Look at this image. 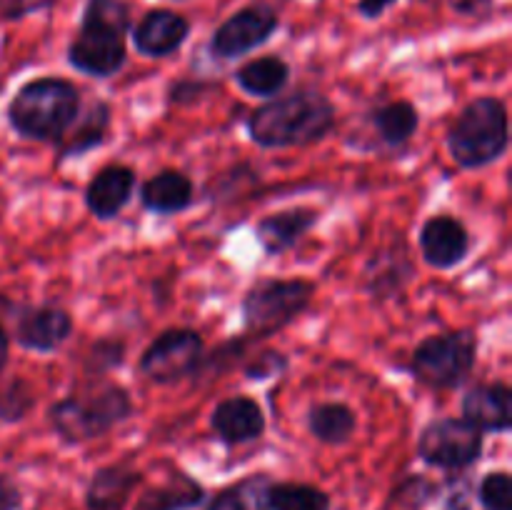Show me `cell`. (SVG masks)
Masks as SVG:
<instances>
[{
  "mask_svg": "<svg viewBox=\"0 0 512 510\" xmlns=\"http://www.w3.org/2000/svg\"><path fill=\"white\" fill-rule=\"evenodd\" d=\"M133 410L128 393L120 385L90 390V393L68 395L50 408L48 418L55 433L68 443H85L105 435L123 423Z\"/></svg>",
  "mask_w": 512,
  "mask_h": 510,
  "instance_id": "cell-5",
  "label": "cell"
},
{
  "mask_svg": "<svg viewBox=\"0 0 512 510\" xmlns=\"http://www.w3.org/2000/svg\"><path fill=\"white\" fill-rule=\"evenodd\" d=\"M313 283L308 280H260L243 300V318L255 335H270L293 323L313 300Z\"/></svg>",
  "mask_w": 512,
  "mask_h": 510,
  "instance_id": "cell-7",
  "label": "cell"
},
{
  "mask_svg": "<svg viewBox=\"0 0 512 510\" xmlns=\"http://www.w3.org/2000/svg\"><path fill=\"white\" fill-rule=\"evenodd\" d=\"M463 420L488 433H508L512 425V393L505 383H483L463 398Z\"/></svg>",
  "mask_w": 512,
  "mask_h": 510,
  "instance_id": "cell-13",
  "label": "cell"
},
{
  "mask_svg": "<svg viewBox=\"0 0 512 510\" xmlns=\"http://www.w3.org/2000/svg\"><path fill=\"white\" fill-rule=\"evenodd\" d=\"M128 25V8L123 0H90L83 28L68 50L70 65L93 78L118 73L125 63Z\"/></svg>",
  "mask_w": 512,
  "mask_h": 510,
  "instance_id": "cell-3",
  "label": "cell"
},
{
  "mask_svg": "<svg viewBox=\"0 0 512 510\" xmlns=\"http://www.w3.org/2000/svg\"><path fill=\"white\" fill-rule=\"evenodd\" d=\"M275 363H285V360L280 358L278 353H268V355H263V358H260V363H255L253 368L248 370L250 378H268V375H273Z\"/></svg>",
  "mask_w": 512,
  "mask_h": 510,
  "instance_id": "cell-33",
  "label": "cell"
},
{
  "mask_svg": "<svg viewBox=\"0 0 512 510\" xmlns=\"http://www.w3.org/2000/svg\"><path fill=\"white\" fill-rule=\"evenodd\" d=\"M420 123V115L415 110V105H410L408 100H395V103L383 105L373 113V125L378 130L380 138L388 145H403L408 143L415 135Z\"/></svg>",
  "mask_w": 512,
  "mask_h": 510,
  "instance_id": "cell-23",
  "label": "cell"
},
{
  "mask_svg": "<svg viewBox=\"0 0 512 510\" xmlns=\"http://www.w3.org/2000/svg\"><path fill=\"white\" fill-rule=\"evenodd\" d=\"M480 503L488 510H512V478L505 470L488 473L480 483Z\"/></svg>",
  "mask_w": 512,
  "mask_h": 510,
  "instance_id": "cell-28",
  "label": "cell"
},
{
  "mask_svg": "<svg viewBox=\"0 0 512 510\" xmlns=\"http://www.w3.org/2000/svg\"><path fill=\"white\" fill-rule=\"evenodd\" d=\"M20 490L8 475H0V510H18L20 508Z\"/></svg>",
  "mask_w": 512,
  "mask_h": 510,
  "instance_id": "cell-32",
  "label": "cell"
},
{
  "mask_svg": "<svg viewBox=\"0 0 512 510\" xmlns=\"http://www.w3.org/2000/svg\"><path fill=\"white\" fill-rule=\"evenodd\" d=\"M188 38V20L170 10H153L135 28V45L150 58H163L178 50Z\"/></svg>",
  "mask_w": 512,
  "mask_h": 510,
  "instance_id": "cell-16",
  "label": "cell"
},
{
  "mask_svg": "<svg viewBox=\"0 0 512 510\" xmlns=\"http://www.w3.org/2000/svg\"><path fill=\"white\" fill-rule=\"evenodd\" d=\"M8 320H13V305L8 298L0 295V370L8 363V348H10V335H8Z\"/></svg>",
  "mask_w": 512,
  "mask_h": 510,
  "instance_id": "cell-31",
  "label": "cell"
},
{
  "mask_svg": "<svg viewBox=\"0 0 512 510\" xmlns=\"http://www.w3.org/2000/svg\"><path fill=\"white\" fill-rule=\"evenodd\" d=\"M140 198L148 210L158 215H173L190 208L193 203V183L180 170H163L140 190Z\"/></svg>",
  "mask_w": 512,
  "mask_h": 510,
  "instance_id": "cell-19",
  "label": "cell"
},
{
  "mask_svg": "<svg viewBox=\"0 0 512 510\" xmlns=\"http://www.w3.org/2000/svg\"><path fill=\"white\" fill-rule=\"evenodd\" d=\"M30 405H33V395L20 380L0 388V418L3 420H20L28 413Z\"/></svg>",
  "mask_w": 512,
  "mask_h": 510,
  "instance_id": "cell-29",
  "label": "cell"
},
{
  "mask_svg": "<svg viewBox=\"0 0 512 510\" xmlns=\"http://www.w3.org/2000/svg\"><path fill=\"white\" fill-rule=\"evenodd\" d=\"M235 78H238V85L245 93L258 95V98H273L288 83L290 68L285 60L270 55V58H258L253 63H245L235 73Z\"/></svg>",
  "mask_w": 512,
  "mask_h": 510,
  "instance_id": "cell-21",
  "label": "cell"
},
{
  "mask_svg": "<svg viewBox=\"0 0 512 510\" xmlns=\"http://www.w3.org/2000/svg\"><path fill=\"white\" fill-rule=\"evenodd\" d=\"M135 173L128 165H105L98 170L93 180L85 190V203L88 210L98 220H110L128 205L130 195H133Z\"/></svg>",
  "mask_w": 512,
  "mask_h": 510,
  "instance_id": "cell-15",
  "label": "cell"
},
{
  "mask_svg": "<svg viewBox=\"0 0 512 510\" xmlns=\"http://www.w3.org/2000/svg\"><path fill=\"white\" fill-rule=\"evenodd\" d=\"M410 278V263L403 253H380L370 260L368 290L378 298H388Z\"/></svg>",
  "mask_w": 512,
  "mask_h": 510,
  "instance_id": "cell-26",
  "label": "cell"
},
{
  "mask_svg": "<svg viewBox=\"0 0 512 510\" xmlns=\"http://www.w3.org/2000/svg\"><path fill=\"white\" fill-rule=\"evenodd\" d=\"M70 330H73V320L63 308H55V305L23 310L13 325L15 340L25 350H35V353H53L68 340Z\"/></svg>",
  "mask_w": 512,
  "mask_h": 510,
  "instance_id": "cell-11",
  "label": "cell"
},
{
  "mask_svg": "<svg viewBox=\"0 0 512 510\" xmlns=\"http://www.w3.org/2000/svg\"><path fill=\"white\" fill-rule=\"evenodd\" d=\"M315 223H318V210L290 208L260 220L255 233H258V240L265 248V253L280 255L293 248Z\"/></svg>",
  "mask_w": 512,
  "mask_h": 510,
  "instance_id": "cell-17",
  "label": "cell"
},
{
  "mask_svg": "<svg viewBox=\"0 0 512 510\" xmlns=\"http://www.w3.org/2000/svg\"><path fill=\"white\" fill-rule=\"evenodd\" d=\"M275 28H278V15L265 5H253V8L240 10L233 18L225 20L215 30L210 48L220 58H238V55L263 45L275 33Z\"/></svg>",
  "mask_w": 512,
  "mask_h": 510,
  "instance_id": "cell-10",
  "label": "cell"
},
{
  "mask_svg": "<svg viewBox=\"0 0 512 510\" xmlns=\"http://www.w3.org/2000/svg\"><path fill=\"white\" fill-rule=\"evenodd\" d=\"M420 248L433 268H455L468 255L470 233L453 215H435L420 230Z\"/></svg>",
  "mask_w": 512,
  "mask_h": 510,
  "instance_id": "cell-12",
  "label": "cell"
},
{
  "mask_svg": "<svg viewBox=\"0 0 512 510\" xmlns=\"http://www.w3.org/2000/svg\"><path fill=\"white\" fill-rule=\"evenodd\" d=\"M270 510H330V498L325 490L305 483H270Z\"/></svg>",
  "mask_w": 512,
  "mask_h": 510,
  "instance_id": "cell-25",
  "label": "cell"
},
{
  "mask_svg": "<svg viewBox=\"0 0 512 510\" xmlns=\"http://www.w3.org/2000/svg\"><path fill=\"white\" fill-rule=\"evenodd\" d=\"M205 493L193 478L178 473L170 483L145 490L133 510H190L203 503Z\"/></svg>",
  "mask_w": 512,
  "mask_h": 510,
  "instance_id": "cell-20",
  "label": "cell"
},
{
  "mask_svg": "<svg viewBox=\"0 0 512 510\" xmlns=\"http://www.w3.org/2000/svg\"><path fill=\"white\" fill-rule=\"evenodd\" d=\"M508 108L498 98H478L448 133V150L463 168H483L508 150Z\"/></svg>",
  "mask_w": 512,
  "mask_h": 510,
  "instance_id": "cell-4",
  "label": "cell"
},
{
  "mask_svg": "<svg viewBox=\"0 0 512 510\" xmlns=\"http://www.w3.org/2000/svg\"><path fill=\"white\" fill-rule=\"evenodd\" d=\"M210 425H213L215 435L223 443H250V440L263 435L265 415L255 400L238 395V398H228L218 403V408L210 415Z\"/></svg>",
  "mask_w": 512,
  "mask_h": 510,
  "instance_id": "cell-14",
  "label": "cell"
},
{
  "mask_svg": "<svg viewBox=\"0 0 512 510\" xmlns=\"http://www.w3.org/2000/svg\"><path fill=\"white\" fill-rule=\"evenodd\" d=\"M138 483L140 475L128 465L100 468L85 490V505L88 510H123Z\"/></svg>",
  "mask_w": 512,
  "mask_h": 510,
  "instance_id": "cell-18",
  "label": "cell"
},
{
  "mask_svg": "<svg viewBox=\"0 0 512 510\" xmlns=\"http://www.w3.org/2000/svg\"><path fill=\"white\" fill-rule=\"evenodd\" d=\"M108 108L103 103L95 105V110L90 108V113L85 115V123L75 130L73 140H70L68 148L63 150V155H80L85 150L95 148V145L103 143L105 138V130H108Z\"/></svg>",
  "mask_w": 512,
  "mask_h": 510,
  "instance_id": "cell-27",
  "label": "cell"
},
{
  "mask_svg": "<svg viewBox=\"0 0 512 510\" xmlns=\"http://www.w3.org/2000/svg\"><path fill=\"white\" fill-rule=\"evenodd\" d=\"M80 95L70 80L38 78L25 83L8 105V120L23 138L60 140L75 123Z\"/></svg>",
  "mask_w": 512,
  "mask_h": 510,
  "instance_id": "cell-2",
  "label": "cell"
},
{
  "mask_svg": "<svg viewBox=\"0 0 512 510\" xmlns=\"http://www.w3.org/2000/svg\"><path fill=\"white\" fill-rule=\"evenodd\" d=\"M355 413L343 403H320L308 413V430L328 445H343L355 433Z\"/></svg>",
  "mask_w": 512,
  "mask_h": 510,
  "instance_id": "cell-22",
  "label": "cell"
},
{
  "mask_svg": "<svg viewBox=\"0 0 512 510\" xmlns=\"http://www.w3.org/2000/svg\"><path fill=\"white\" fill-rule=\"evenodd\" d=\"M475 355H478V338L473 330H453L423 340L413 350L410 373L430 388H458L475 368Z\"/></svg>",
  "mask_w": 512,
  "mask_h": 510,
  "instance_id": "cell-6",
  "label": "cell"
},
{
  "mask_svg": "<svg viewBox=\"0 0 512 510\" xmlns=\"http://www.w3.org/2000/svg\"><path fill=\"white\" fill-rule=\"evenodd\" d=\"M335 123V108L325 95L303 93L273 98L255 110L248 133L263 148H298L325 138Z\"/></svg>",
  "mask_w": 512,
  "mask_h": 510,
  "instance_id": "cell-1",
  "label": "cell"
},
{
  "mask_svg": "<svg viewBox=\"0 0 512 510\" xmlns=\"http://www.w3.org/2000/svg\"><path fill=\"white\" fill-rule=\"evenodd\" d=\"M50 0H0V15L3 18H23L33 10L45 8Z\"/></svg>",
  "mask_w": 512,
  "mask_h": 510,
  "instance_id": "cell-30",
  "label": "cell"
},
{
  "mask_svg": "<svg viewBox=\"0 0 512 510\" xmlns=\"http://www.w3.org/2000/svg\"><path fill=\"white\" fill-rule=\"evenodd\" d=\"M273 480L268 475H253L240 483L230 485L223 493L213 498V503L205 510H270L268 508V488Z\"/></svg>",
  "mask_w": 512,
  "mask_h": 510,
  "instance_id": "cell-24",
  "label": "cell"
},
{
  "mask_svg": "<svg viewBox=\"0 0 512 510\" xmlns=\"http://www.w3.org/2000/svg\"><path fill=\"white\" fill-rule=\"evenodd\" d=\"M390 3H395V0H358L360 10H363L368 18H378V15L383 13Z\"/></svg>",
  "mask_w": 512,
  "mask_h": 510,
  "instance_id": "cell-34",
  "label": "cell"
},
{
  "mask_svg": "<svg viewBox=\"0 0 512 510\" xmlns=\"http://www.w3.org/2000/svg\"><path fill=\"white\" fill-rule=\"evenodd\" d=\"M420 458L428 465L460 470L473 465L483 453V430L463 418H440L420 433Z\"/></svg>",
  "mask_w": 512,
  "mask_h": 510,
  "instance_id": "cell-8",
  "label": "cell"
},
{
  "mask_svg": "<svg viewBox=\"0 0 512 510\" xmlns=\"http://www.w3.org/2000/svg\"><path fill=\"white\" fill-rule=\"evenodd\" d=\"M203 338L195 330L173 328L148 345L140 358V370L148 380L160 385L178 383L198 370L203 363Z\"/></svg>",
  "mask_w": 512,
  "mask_h": 510,
  "instance_id": "cell-9",
  "label": "cell"
}]
</instances>
